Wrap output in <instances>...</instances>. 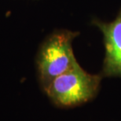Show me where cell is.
I'll list each match as a JSON object with an SVG mask.
<instances>
[{
    "label": "cell",
    "mask_w": 121,
    "mask_h": 121,
    "mask_svg": "<svg viewBox=\"0 0 121 121\" xmlns=\"http://www.w3.org/2000/svg\"><path fill=\"white\" fill-rule=\"evenodd\" d=\"M102 78L101 74L90 73L78 64L53 79L43 92L57 107H77L97 96Z\"/></svg>",
    "instance_id": "cell-2"
},
{
    "label": "cell",
    "mask_w": 121,
    "mask_h": 121,
    "mask_svg": "<svg viewBox=\"0 0 121 121\" xmlns=\"http://www.w3.org/2000/svg\"><path fill=\"white\" fill-rule=\"evenodd\" d=\"M79 35L69 30H57L41 43L35 57V67L43 91L57 77L79 64L73 49V40Z\"/></svg>",
    "instance_id": "cell-1"
},
{
    "label": "cell",
    "mask_w": 121,
    "mask_h": 121,
    "mask_svg": "<svg viewBox=\"0 0 121 121\" xmlns=\"http://www.w3.org/2000/svg\"><path fill=\"white\" fill-rule=\"evenodd\" d=\"M101 30L105 48L101 75L103 78H121V9L114 20L105 23L92 21Z\"/></svg>",
    "instance_id": "cell-3"
}]
</instances>
